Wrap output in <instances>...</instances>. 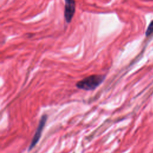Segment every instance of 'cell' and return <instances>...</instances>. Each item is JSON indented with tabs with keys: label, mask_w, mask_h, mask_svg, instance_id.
I'll return each mask as SVG.
<instances>
[{
	"label": "cell",
	"mask_w": 153,
	"mask_h": 153,
	"mask_svg": "<svg viewBox=\"0 0 153 153\" xmlns=\"http://www.w3.org/2000/svg\"><path fill=\"white\" fill-rule=\"evenodd\" d=\"M105 77V75H91L78 81L76 83V87L85 91L94 90L104 81Z\"/></svg>",
	"instance_id": "6da1fadb"
},
{
	"label": "cell",
	"mask_w": 153,
	"mask_h": 153,
	"mask_svg": "<svg viewBox=\"0 0 153 153\" xmlns=\"http://www.w3.org/2000/svg\"><path fill=\"white\" fill-rule=\"evenodd\" d=\"M47 115L46 114H44L41 116L39 124L38 125V127L35 131V134L33 135V138L29 146V148H28L29 151H30L32 148H33L39 142L41 136L42 131L44 128L45 123L47 121Z\"/></svg>",
	"instance_id": "7a4b0ae2"
},
{
	"label": "cell",
	"mask_w": 153,
	"mask_h": 153,
	"mask_svg": "<svg viewBox=\"0 0 153 153\" xmlns=\"http://www.w3.org/2000/svg\"><path fill=\"white\" fill-rule=\"evenodd\" d=\"M64 16L66 22L69 23L72 20L75 11V0H65Z\"/></svg>",
	"instance_id": "3957f363"
},
{
	"label": "cell",
	"mask_w": 153,
	"mask_h": 153,
	"mask_svg": "<svg viewBox=\"0 0 153 153\" xmlns=\"http://www.w3.org/2000/svg\"><path fill=\"white\" fill-rule=\"evenodd\" d=\"M152 33H153V20L151 22L149 26H148V28L145 32V35H146V36H148L151 35Z\"/></svg>",
	"instance_id": "277c9868"
}]
</instances>
